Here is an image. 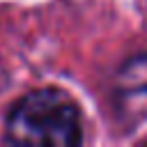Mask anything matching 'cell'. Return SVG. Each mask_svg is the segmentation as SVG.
Returning a JSON list of instances; mask_svg holds the SVG:
<instances>
[{"label": "cell", "instance_id": "7a4b0ae2", "mask_svg": "<svg viewBox=\"0 0 147 147\" xmlns=\"http://www.w3.org/2000/svg\"><path fill=\"white\" fill-rule=\"evenodd\" d=\"M113 101L124 126L147 122V53L133 55L119 67L115 76Z\"/></svg>", "mask_w": 147, "mask_h": 147}, {"label": "cell", "instance_id": "6da1fadb", "mask_svg": "<svg viewBox=\"0 0 147 147\" xmlns=\"http://www.w3.org/2000/svg\"><path fill=\"white\" fill-rule=\"evenodd\" d=\"M83 138L80 110L69 92L39 87L9 108L7 140L28 147H74Z\"/></svg>", "mask_w": 147, "mask_h": 147}]
</instances>
